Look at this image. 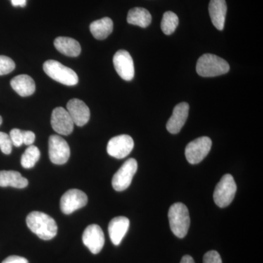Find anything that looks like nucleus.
Listing matches in <instances>:
<instances>
[{"label":"nucleus","instance_id":"14","mask_svg":"<svg viewBox=\"0 0 263 263\" xmlns=\"http://www.w3.org/2000/svg\"><path fill=\"white\" fill-rule=\"evenodd\" d=\"M67 110L72 118L74 124L79 127H82L89 121V107L79 99L70 100L67 104Z\"/></svg>","mask_w":263,"mask_h":263},{"label":"nucleus","instance_id":"25","mask_svg":"<svg viewBox=\"0 0 263 263\" xmlns=\"http://www.w3.org/2000/svg\"><path fill=\"white\" fill-rule=\"evenodd\" d=\"M15 62L10 57L0 56V76L7 75L14 70Z\"/></svg>","mask_w":263,"mask_h":263},{"label":"nucleus","instance_id":"10","mask_svg":"<svg viewBox=\"0 0 263 263\" xmlns=\"http://www.w3.org/2000/svg\"><path fill=\"white\" fill-rule=\"evenodd\" d=\"M134 148V141L128 135L114 137L109 141L107 152L109 155L117 159L127 157Z\"/></svg>","mask_w":263,"mask_h":263},{"label":"nucleus","instance_id":"5","mask_svg":"<svg viewBox=\"0 0 263 263\" xmlns=\"http://www.w3.org/2000/svg\"><path fill=\"white\" fill-rule=\"evenodd\" d=\"M237 186L233 176L226 174L216 185L214 192V200L220 208L228 206L234 199Z\"/></svg>","mask_w":263,"mask_h":263},{"label":"nucleus","instance_id":"12","mask_svg":"<svg viewBox=\"0 0 263 263\" xmlns=\"http://www.w3.org/2000/svg\"><path fill=\"white\" fill-rule=\"evenodd\" d=\"M83 243L94 254L100 253L105 245V235L98 224H91L85 229L82 236Z\"/></svg>","mask_w":263,"mask_h":263},{"label":"nucleus","instance_id":"24","mask_svg":"<svg viewBox=\"0 0 263 263\" xmlns=\"http://www.w3.org/2000/svg\"><path fill=\"white\" fill-rule=\"evenodd\" d=\"M179 17L174 12L167 11L164 13L161 22V29L164 34L170 35L173 34L179 25Z\"/></svg>","mask_w":263,"mask_h":263},{"label":"nucleus","instance_id":"8","mask_svg":"<svg viewBox=\"0 0 263 263\" xmlns=\"http://www.w3.org/2000/svg\"><path fill=\"white\" fill-rule=\"evenodd\" d=\"M48 154L52 163L65 164L70 158V146L62 137L53 135L48 140Z\"/></svg>","mask_w":263,"mask_h":263},{"label":"nucleus","instance_id":"29","mask_svg":"<svg viewBox=\"0 0 263 263\" xmlns=\"http://www.w3.org/2000/svg\"><path fill=\"white\" fill-rule=\"evenodd\" d=\"M24 144L31 146L35 140V135L32 131H22Z\"/></svg>","mask_w":263,"mask_h":263},{"label":"nucleus","instance_id":"4","mask_svg":"<svg viewBox=\"0 0 263 263\" xmlns=\"http://www.w3.org/2000/svg\"><path fill=\"white\" fill-rule=\"evenodd\" d=\"M43 70L52 79L66 86H75L79 83V77L75 71L56 60L45 62Z\"/></svg>","mask_w":263,"mask_h":263},{"label":"nucleus","instance_id":"30","mask_svg":"<svg viewBox=\"0 0 263 263\" xmlns=\"http://www.w3.org/2000/svg\"><path fill=\"white\" fill-rule=\"evenodd\" d=\"M2 263H29L28 260L24 257H19V256H10L3 260Z\"/></svg>","mask_w":263,"mask_h":263},{"label":"nucleus","instance_id":"11","mask_svg":"<svg viewBox=\"0 0 263 263\" xmlns=\"http://www.w3.org/2000/svg\"><path fill=\"white\" fill-rule=\"evenodd\" d=\"M113 62L116 71L123 80H133L135 76L134 62L129 52L119 50L114 55Z\"/></svg>","mask_w":263,"mask_h":263},{"label":"nucleus","instance_id":"19","mask_svg":"<svg viewBox=\"0 0 263 263\" xmlns=\"http://www.w3.org/2000/svg\"><path fill=\"white\" fill-rule=\"evenodd\" d=\"M53 44L57 51L65 56L76 57L80 55L81 45L75 39L67 37H59L55 39Z\"/></svg>","mask_w":263,"mask_h":263},{"label":"nucleus","instance_id":"9","mask_svg":"<svg viewBox=\"0 0 263 263\" xmlns=\"http://www.w3.org/2000/svg\"><path fill=\"white\" fill-rule=\"evenodd\" d=\"M88 197L79 190L72 189L62 195L60 200V209L65 214H70L87 204Z\"/></svg>","mask_w":263,"mask_h":263},{"label":"nucleus","instance_id":"28","mask_svg":"<svg viewBox=\"0 0 263 263\" xmlns=\"http://www.w3.org/2000/svg\"><path fill=\"white\" fill-rule=\"evenodd\" d=\"M203 263H222V261L216 251H210L204 255Z\"/></svg>","mask_w":263,"mask_h":263},{"label":"nucleus","instance_id":"20","mask_svg":"<svg viewBox=\"0 0 263 263\" xmlns=\"http://www.w3.org/2000/svg\"><path fill=\"white\" fill-rule=\"evenodd\" d=\"M28 180L24 178L20 173L13 171H0V186L24 189L28 186Z\"/></svg>","mask_w":263,"mask_h":263},{"label":"nucleus","instance_id":"27","mask_svg":"<svg viewBox=\"0 0 263 263\" xmlns=\"http://www.w3.org/2000/svg\"><path fill=\"white\" fill-rule=\"evenodd\" d=\"M9 136L12 143H13V146L20 147L24 144L23 134H22V130H21V129H16V128L12 129L10 132Z\"/></svg>","mask_w":263,"mask_h":263},{"label":"nucleus","instance_id":"26","mask_svg":"<svg viewBox=\"0 0 263 263\" xmlns=\"http://www.w3.org/2000/svg\"><path fill=\"white\" fill-rule=\"evenodd\" d=\"M13 148V143L9 135L0 132V149L5 155H10Z\"/></svg>","mask_w":263,"mask_h":263},{"label":"nucleus","instance_id":"23","mask_svg":"<svg viewBox=\"0 0 263 263\" xmlns=\"http://www.w3.org/2000/svg\"><path fill=\"white\" fill-rule=\"evenodd\" d=\"M41 157V152L37 146H29L21 159L22 167L26 169L32 168Z\"/></svg>","mask_w":263,"mask_h":263},{"label":"nucleus","instance_id":"32","mask_svg":"<svg viewBox=\"0 0 263 263\" xmlns=\"http://www.w3.org/2000/svg\"><path fill=\"white\" fill-rule=\"evenodd\" d=\"M180 263H195L193 257L190 255L183 256Z\"/></svg>","mask_w":263,"mask_h":263},{"label":"nucleus","instance_id":"6","mask_svg":"<svg viewBox=\"0 0 263 263\" xmlns=\"http://www.w3.org/2000/svg\"><path fill=\"white\" fill-rule=\"evenodd\" d=\"M212 141L209 137H200L188 143L185 149V156L190 164L200 163L209 155L212 148Z\"/></svg>","mask_w":263,"mask_h":263},{"label":"nucleus","instance_id":"15","mask_svg":"<svg viewBox=\"0 0 263 263\" xmlns=\"http://www.w3.org/2000/svg\"><path fill=\"white\" fill-rule=\"evenodd\" d=\"M190 106L188 103L178 104L174 109L172 116L167 121L166 128L171 134H177L186 123L189 115Z\"/></svg>","mask_w":263,"mask_h":263},{"label":"nucleus","instance_id":"2","mask_svg":"<svg viewBox=\"0 0 263 263\" xmlns=\"http://www.w3.org/2000/svg\"><path fill=\"white\" fill-rule=\"evenodd\" d=\"M196 70L198 75L202 77H216L228 73L230 70V65L221 57L205 53L199 58Z\"/></svg>","mask_w":263,"mask_h":263},{"label":"nucleus","instance_id":"17","mask_svg":"<svg viewBox=\"0 0 263 263\" xmlns=\"http://www.w3.org/2000/svg\"><path fill=\"white\" fill-rule=\"evenodd\" d=\"M209 10L213 25L218 30H223L227 14L226 0H211Z\"/></svg>","mask_w":263,"mask_h":263},{"label":"nucleus","instance_id":"13","mask_svg":"<svg viewBox=\"0 0 263 263\" xmlns=\"http://www.w3.org/2000/svg\"><path fill=\"white\" fill-rule=\"evenodd\" d=\"M51 124L53 130L58 134L68 136L73 131V121L68 111L62 107H58L53 110Z\"/></svg>","mask_w":263,"mask_h":263},{"label":"nucleus","instance_id":"33","mask_svg":"<svg viewBox=\"0 0 263 263\" xmlns=\"http://www.w3.org/2000/svg\"><path fill=\"white\" fill-rule=\"evenodd\" d=\"M2 123H3V118L0 116V126H1Z\"/></svg>","mask_w":263,"mask_h":263},{"label":"nucleus","instance_id":"18","mask_svg":"<svg viewBox=\"0 0 263 263\" xmlns=\"http://www.w3.org/2000/svg\"><path fill=\"white\" fill-rule=\"evenodd\" d=\"M10 85L15 92L22 97L30 96L35 91V83L28 75L15 76L10 81Z\"/></svg>","mask_w":263,"mask_h":263},{"label":"nucleus","instance_id":"21","mask_svg":"<svg viewBox=\"0 0 263 263\" xmlns=\"http://www.w3.org/2000/svg\"><path fill=\"white\" fill-rule=\"evenodd\" d=\"M114 29L113 21L108 17H105L95 21L90 24V31L97 40L106 39L111 34Z\"/></svg>","mask_w":263,"mask_h":263},{"label":"nucleus","instance_id":"16","mask_svg":"<svg viewBox=\"0 0 263 263\" xmlns=\"http://www.w3.org/2000/svg\"><path fill=\"white\" fill-rule=\"evenodd\" d=\"M129 228V220L125 216H117L109 223L108 233L114 245L119 246Z\"/></svg>","mask_w":263,"mask_h":263},{"label":"nucleus","instance_id":"22","mask_svg":"<svg viewBox=\"0 0 263 263\" xmlns=\"http://www.w3.org/2000/svg\"><path fill=\"white\" fill-rule=\"evenodd\" d=\"M152 15L143 8H135L129 10L127 15V22L133 25L146 28L152 22Z\"/></svg>","mask_w":263,"mask_h":263},{"label":"nucleus","instance_id":"1","mask_svg":"<svg viewBox=\"0 0 263 263\" xmlns=\"http://www.w3.org/2000/svg\"><path fill=\"white\" fill-rule=\"evenodd\" d=\"M27 224L29 229L37 235L41 239L48 240L57 234L58 227L54 219L40 212H32L27 216Z\"/></svg>","mask_w":263,"mask_h":263},{"label":"nucleus","instance_id":"31","mask_svg":"<svg viewBox=\"0 0 263 263\" xmlns=\"http://www.w3.org/2000/svg\"><path fill=\"white\" fill-rule=\"evenodd\" d=\"M11 1L12 5L14 7H24L27 5V0H10Z\"/></svg>","mask_w":263,"mask_h":263},{"label":"nucleus","instance_id":"7","mask_svg":"<svg viewBox=\"0 0 263 263\" xmlns=\"http://www.w3.org/2000/svg\"><path fill=\"white\" fill-rule=\"evenodd\" d=\"M138 170V162L135 159H128L122 167L114 174L112 186L116 191L122 192L131 184L133 177Z\"/></svg>","mask_w":263,"mask_h":263},{"label":"nucleus","instance_id":"3","mask_svg":"<svg viewBox=\"0 0 263 263\" xmlns=\"http://www.w3.org/2000/svg\"><path fill=\"white\" fill-rule=\"evenodd\" d=\"M168 219L173 233L178 238H184L190 226V216L187 207L181 202L174 203L170 208Z\"/></svg>","mask_w":263,"mask_h":263}]
</instances>
